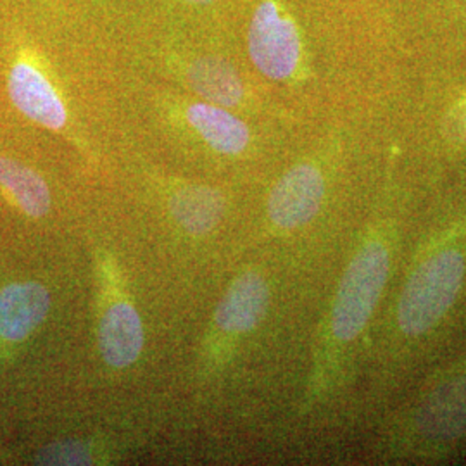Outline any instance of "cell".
Here are the masks:
<instances>
[{
  "label": "cell",
  "instance_id": "cell-15",
  "mask_svg": "<svg viewBox=\"0 0 466 466\" xmlns=\"http://www.w3.org/2000/svg\"><path fill=\"white\" fill-rule=\"evenodd\" d=\"M452 128H454V135L466 140V100H463L452 116Z\"/></svg>",
  "mask_w": 466,
  "mask_h": 466
},
{
  "label": "cell",
  "instance_id": "cell-14",
  "mask_svg": "<svg viewBox=\"0 0 466 466\" xmlns=\"http://www.w3.org/2000/svg\"><path fill=\"white\" fill-rule=\"evenodd\" d=\"M113 458L115 452L102 441L66 439L40 448L34 456V463L47 466L106 465Z\"/></svg>",
  "mask_w": 466,
  "mask_h": 466
},
{
  "label": "cell",
  "instance_id": "cell-4",
  "mask_svg": "<svg viewBox=\"0 0 466 466\" xmlns=\"http://www.w3.org/2000/svg\"><path fill=\"white\" fill-rule=\"evenodd\" d=\"M271 290L258 269L238 273L215 308L211 323L200 344V367L213 373L225 367L246 337L265 319Z\"/></svg>",
  "mask_w": 466,
  "mask_h": 466
},
{
  "label": "cell",
  "instance_id": "cell-1",
  "mask_svg": "<svg viewBox=\"0 0 466 466\" xmlns=\"http://www.w3.org/2000/svg\"><path fill=\"white\" fill-rule=\"evenodd\" d=\"M396 244V219L380 215L373 218L350 254L318 337L315 363L304 400L306 408L327 398L342 380L352 350L367 332L382 299Z\"/></svg>",
  "mask_w": 466,
  "mask_h": 466
},
{
  "label": "cell",
  "instance_id": "cell-2",
  "mask_svg": "<svg viewBox=\"0 0 466 466\" xmlns=\"http://www.w3.org/2000/svg\"><path fill=\"white\" fill-rule=\"evenodd\" d=\"M466 279V252L446 233L418 256L400 290L396 323L408 339L423 337L446 318Z\"/></svg>",
  "mask_w": 466,
  "mask_h": 466
},
{
  "label": "cell",
  "instance_id": "cell-12",
  "mask_svg": "<svg viewBox=\"0 0 466 466\" xmlns=\"http://www.w3.org/2000/svg\"><path fill=\"white\" fill-rule=\"evenodd\" d=\"M0 192L30 219L49 217L54 208V194L46 177L11 156H0Z\"/></svg>",
  "mask_w": 466,
  "mask_h": 466
},
{
  "label": "cell",
  "instance_id": "cell-9",
  "mask_svg": "<svg viewBox=\"0 0 466 466\" xmlns=\"http://www.w3.org/2000/svg\"><path fill=\"white\" fill-rule=\"evenodd\" d=\"M327 185V175L315 161L287 169L268 196L267 218L273 232L283 235L308 227L323 208Z\"/></svg>",
  "mask_w": 466,
  "mask_h": 466
},
{
  "label": "cell",
  "instance_id": "cell-7",
  "mask_svg": "<svg viewBox=\"0 0 466 466\" xmlns=\"http://www.w3.org/2000/svg\"><path fill=\"white\" fill-rule=\"evenodd\" d=\"M249 57L256 69L275 82H289L302 66V38L292 16L277 0H263L250 19Z\"/></svg>",
  "mask_w": 466,
  "mask_h": 466
},
{
  "label": "cell",
  "instance_id": "cell-3",
  "mask_svg": "<svg viewBox=\"0 0 466 466\" xmlns=\"http://www.w3.org/2000/svg\"><path fill=\"white\" fill-rule=\"evenodd\" d=\"M94 279L100 360L115 371L130 370L142 358L146 329L115 252L97 248L94 256Z\"/></svg>",
  "mask_w": 466,
  "mask_h": 466
},
{
  "label": "cell",
  "instance_id": "cell-16",
  "mask_svg": "<svg viewBox=\"0 0 466 466\" xmlns=\"http://www.w3.org/2000/svg\"><path fill=\"white\" fill-rule=\"evenodd\" d=\"M187 4H192V5H202V4H209L213 0H184Z\"/></svg>",
  "mask_w": 466,
  "mask_h": 466
},
{
  "label": "cell",
  "instance_id": "cell-11",
  "mask_svg": "<svg viewBox=\"0 0 466 466\" xmlns=\"http://www.w3.org/2000/svg\"><path fill=\"white\" fill-rule=\"evenodd\" d=\"M52 294L36 280H15L0 287V348L28 342L49 318Z\"/></svg>",
  "mask_w": 466,
  "mask_h": 466
},
{
  "label": "cell",
  "instance_id": "cell-8",
  "mask_svg": "<svg viewBox=\"0 0 466 466\" xmlns=\"http://www.w3.org/2000/svg\"><path fill=\"white\" fill-rule=\"evenodd\" d=\"M157 190L167 223L196 242L213 237L228 213V198L215 185L161 177Z\"/></svg>",
  "mask_w": 466,
  "mask_h": 466
},
{
  "label": "cell",
  "instance_id": "cell-5",
  "mask_svg": "<svg viewBox=\"0 0 466 466\" xmlns=\"http://www.w3.org/2000/svg\"><path fill=\"white\" fill-rule=\"evenodd\" d=\"M466 437V361L444 373L411 406L398 444L418 452H439Z\"/></svg>",
  "mask_w": 466,
  "mask_h": 466
},
{
  "label": "cell",
  "instance_id": "cell-10",
  "mask_svg": "<svg viewBox=\"0 0 466 466\" xmlns=\"http://www.w3.org/2000/svg\"><path fill=\"white\" fill-rule=\"evenodd\" d=\"M175 121L208 152L225 159L242 157L250 147L248 123L232 109L206 100H180L173 104Z\"/></svg>",
  "mask_w": 466,
  "mask_h": 466
},
{
  "label": "cell",
  "instance_id": "cell-13",
  "mask_svg": "<svg viewBox=\"0 0 466 466\" xmlns=\"http://www.w3.org/2000/svg\"><path fill=\"white\" fill-rule=\"evenodd\" d=\"M187 86L206 102L235 109L246 100V85L228 63L218 57H198L184 67Z\"/></svg>",
  "mask_w": 466,
  "mask_h": 466
},
{
  "label": "cell",
  "instance_id": "cell-6",
  "mask_svg": "<svg viewBox=\"0 0 466 466\" xmlns=\"http://www.w3.org/2000/svg\"><path fill=\"white\" fill-rule=\"evenodd\" d=\"M7 94L17 111L35 125L63 134L69 127V107L63 86L40 50L17 46L7 69Z\"/></svg>",
  "mask_w": 466,
  "mask_h": 466
}]
</instances>
